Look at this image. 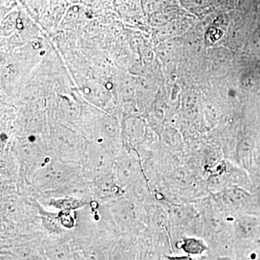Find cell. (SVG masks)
I'll list each match as a JSON object with an SVG mask.
<instances>
[{
  "label": "cell",
  "mask_w": 260,
  "mask_h": 260,
  "mask_svg": "<svg viewBox=\"0 0 260 260\" xmlns=\"http://www.w3.org/2000/svg\"><path fill=\"white\" fill-rule=\"evenodd\" d=\"M58 218L62 226L68 229L74 226L75 219L70 210H61V212L58 213Z\"/></svg>",
  "instance_id": "e0dca14e"
},
{
  "label": "cell",
  "mask_w": 260,
  "mask_h": 260,
  "mask_svg": "<svg viewBox=\"0 0 260 260\" xmlns=\"http://www.w3.org/2000/svg\"><path fill=\"white\" fill-rule=\"evenodd\" d=\"M259 226L258 219L254 215H241L238 217L234 223V229L238 237L248 239L254 237Z\"/></svg>",
  "instance_id": "5b68a950"
},
{
  "label": "cell",
  "mask_w": 260,
  "mask_h": 260,
  "mask_svg": "<svg viewBox=\"0 0 260 260\" xmlns=\"http://www.w3.org/2000/svg\"><path fill=\"white\" fill-rule=\"evenodd\" d=\"M99 130L103 136L109 140H116L119 135V125L114 118L105 116L99 123Z\"/></svg>",
  "instance_id": "30bf717a"
},
{
  "label": "cell",
  "mask_w": 260,
  "mask_h": 260,
  "mask_svg": "<svg viewBox=\"0 0 260 260\" xmlns=\"http://www.w3.org/2000/svg\"><path fill=\"white\" fill-rule=\"evenodd\" d=\"M116 175L121 184L135 182L140 176V167L136 159L129 155H121L116 165Z\"/></svg>",
  "instance_id": "277c9868"
},
{
  "label": "cell",
  "mask_w": 260,
  "mask_h": 260,
  "mask_svg": "<svg viewBox=\"0 0 260 260\" xmlns=\"http://www.w3.org/2000/svg\"><path fill=\"white\" fill-rule=\"evenodd\" d=\"M85 204V200L67 196L58 199L51 200V205L61 210H73L82 208Z\"/></svg>",
  "instance_id": "8fae6325"
},
{
  "label": "cell",
  "mask_w": 260,
  "mask_h": 260,
  "mask_svg": "<svg viewBox=\"0 0 260 260\" xmlns=\"http://www.w3.org/2000/svg\"><path fill=\"white\" fill-rule=\"evenodd\" d=\"M251 197L245 189L235 186L225 189L222 194V199L229 208L242 209L249 203Z\"/></svg>",
  "instance_id": "8992f818"
},
{
  "label": "cell",
  "mask_w": 260,
  "mask_h": 260,
  "mask_svg": "<svg viewBox=\"0 0 260 260\" xmlns=\"http://www.w3.org/2000/svg\"><path fill=\"white\" fill-rule=\"evenodd\" d=\"M125 130L130 139L138 140L143 136V125L140 119L130 118L126 121Z\"/></svg>",
  "instance_id": "4fadbf2b"
},
{
  "label": "cell",
  "mask_w": 260,
  "mask_h": 260,
  "mask_svg": "<svg viewBox=\"0 0 260 260\" xmlns=\"http://www.w3.org/2000/svg\"><path fill=\"white\" fill-rule=\"evenodd\" d=\"M168 260H194L189 256H167Z\"/></svg>",
  "instance_id": "cb8c5ba5"
},
{
  "label": "cell",
  "mask_w": 260,
  "mask_h": 260,
  "mask_svg": "<svg viewBox=\"0 0 260 260\" xmlns=\"http://www.w3.org/2000/svg\"><path fill=\"white\" fill-rule=\"evenodd\" d=\"M19 20L17 18V14L15 13L10 14L8 18H5L3 24H2V30L4 34H8L13 32L18 25Z\"/></svg>",
  "instance_id": "9a60e30c"
},
{
  "label": "cell",
  "mask_w": 260,
  "mask_h": 260,
  "mask_svg": "<svg viewBox=\"0 0 260 260\" xmlns=\"http://www.w3.org/2000/svg\"><path fill=\"white\" fill-rule=\"evenodd\" d=\"M97 179H99L97 183V191L102 198H113L119 194V186L116 185L109 174Z\"/></svg>",
  "instance_id": "9c48e42d"
},
{
  "label": "cell",
  "mask_w": 260,
  "mask_h": 260,
  "mask_svg": "<svg viewBox=\"0 0 260 260\" xmlns=\"http://www.w3.org/2000/svg\"><path fill=\"white\" fill-rule=\"evenodd\" d=\"M141 260H158L156 254L153 251H146L143 256H142Z\"/></svg>",
  "instance_id": "603a6c76"
},
{
  "label": "cell",
  "mask_w": 260,
  "mask_h": 260,
  "mask_svg": "<svg viewBox=\"0 0 260 260\" xmlns=\"http://www.w3.org/2000/svg\"><path fill=\"white\" fill-rule=\"evenodd\" d=\"M55 139L57 142V145L61 150H65L68 153H71L72 150L75 153L78 151V148H80V143L75 135L65 129L56 130Z\"/></svg>",
  "instance_id": "ba28073f"
},
{
  "label": "cell",
  "mask_w": 260,
  "mask_h": 260,
  "mask_svg": "<svg viewBox=\"0 0 260 260\" xmlns=\"http://www.w3.org/2000/svg\"><path fill=\"white\" fill-rule=\"evenodd\" d=\"M73 167L58 161L44 162L32 176L34 185L43 190L59 189L69 184L75 177Z\"/></svg>",
  "instance_id": "6da1fadb"
},
{
  "label": "cell",
  "mask_w": 260,
  "mask_h": 260,
  "mask_svg": "<svg viewBox=\"0 0 260 260\" xmlns=\"http://www.w3.org/2000/svg\"><path fill=\"white\" fill-rule=\"evenodd\" d=\"M112 260H134V255L129 248L122 246L117 248Z\"/></svg>",
  "instance_id": "ac0fdd59"
},
{
  "label": "cell",
  "mask_w": 260,
  "mask_h": 260,
  "mask_svg": "<svg viewBox=\"0 0 260 260\" xmlns=\"http://www.w3.org/2000/svg\"><path fill=\"white\" fill-rule=\"evenodd\" d=\"M254 143L249 138H244L239 142L237 148V159L238 162L244 169H251L253 166L254 157Z\"/></svg>",
  "instance_id": "52a82bcc"
},
{
  "label": "cell",
  "mask_w": 260,
  "mask_h": 260,
  "mask_svg": "<svg viewBox=\"0 0 260 260\" xmlns=\"http://www.w3.org/2000/svg\"><path fill=\"white\" fill-rule=\"evenodd\" d=\"M84 258L85 260H105L102 251L98 250L95 248H90L85 251Z\"/></svg>",
  "instance_id": "ffe728a7"
},
{
  "label": "cell",
  "mask_w": 260,
  "mask_h": 260,
  "mask_svg": "<svg viewBox=\"0 0 260 260\" xmlns=\"http://www.w3.org/2000/svg\"><path fill=\"white\" fill-rule=\"evenodd\" d=\"M181 249L188 254L199 255L207 250L206 245L203 241L196 238H185L183 239Z\"/></svg>",
  "instance_id": "7c38bea8"
},
{
  "label": "cell",
  "mask_w": 260,
  "mask_h": 260,
  "mask_svg": "<svg viewBox=\"0 0 260 260\" xmlns=\"http://www.w3.org/2000/svg\"><path fill=\"white\" fill-rule=\"evenodd\" d=\"M138 0H118L117 5L119 11L124 14L134 13L138 8Z\"/></svg>",
  "instance_id": "2e32d148"
},
{
  "label": "cell",
  "mask_w": 260,
  "mask_h": 260,
  "mask_svg": "<svg viewBox=\"0 0 260 260\" xmlns=\"http://www.w3.org/2000/svg\"><path fill=\"white\" fill-rule=\"evenodd\" d=\"M15 150L20 161L26 167L39 168L44 164L42 145L34 136L20 138Z\"/></svg>",
  "instance_id": "7a4b0ae2"
},
{
  "label": "cell",
  "mask_w": 260,
  "mask_h": 260,
  "mask_svg": "<svg viewBox=\"0 0 260 260\" xmlns=\"http://www.w3.org/2000/svg\"><path fill=\"white\" fill-rule=\"evenodd\" d=\"M113 161L110 153L102 147H93L89 153L88 168L92 175L99 178L108 175Z\"/></svg>",
  "instance_id": "3957f363"
},
{
  "label": "cell",
  "mask_w": 260,
  "mask_h": 260,
  "mask_svg": "<svg viewBox=\"0 0 260 260\" xmlns=\"http://www.w3.org/2000/svg\"><path fill=\"white\" fill-rule=\"evenodd\" d=\"M75 260H85V258H84V259H82V258L78 257L76 258V259H75Z\"/></svg>",
  "instance_id": "d4e9b609"
},
{
  "label": "cell",
  "mask_w": 260,
  "mask_h": 260,
  "mask_svg": "<svg viewBox=\"0 0 260 260\" xmlns=\"http://www.w3.org/2000/svg\"><path fill=\"white\" fill-rule=\"evenodd\" d=\"M49 255L53 260H67L66 252L61 246H53L49 249Z\"/></svg>",
  "instance_id": "d6986e66"
},
{
  "label": "cell",
  "mask_w": 260,
  "mask_h": 260,
  "mask_svg": "<svg viewBox=\"0 0 260 260\" xmlns=\"http://www.w3.org/2000/svg\"><path fill=\"white\" fill-rule=\"evenodd\" d=\"M208 36L212 39L211 41H216V39H219L222 37V31L220 29L212 28L208 32Z\"/></svg>",
  "instance_id": "7402d4cb"
},
{
  "label": "cell",
  "mask_w": 260,
  "mask_h": 260,
  "mask_svg": "<svg viewBox=\"0 0 260 260\" xmlns=\"http://www.w3.org/2000/svg\"><path fill=\"white\" fill-rule=\"evenodd\" d=\"M187 3L193 8H205L211 4V0H188Z\"/></svg>",
  "instance_id": "44dd1931"
},
{
  "label": "cell",
  "mask_w": 260,
  "mask_h": 260,
  "mask_svg": "<svg viewBox=\"0 0 260 260\" xmlns=\"http://www.w3.org/2000/svg\"><path fill=\"white\" fill-rule=\"evenodd\" d=\"M42 220L44 227L49 230V232L57 233L61 230V223L58 218V215H54L53 214L47 213L42 210Z\"/></svg>",
  "instance_id": "5bb4252c"
}]
</instances>
